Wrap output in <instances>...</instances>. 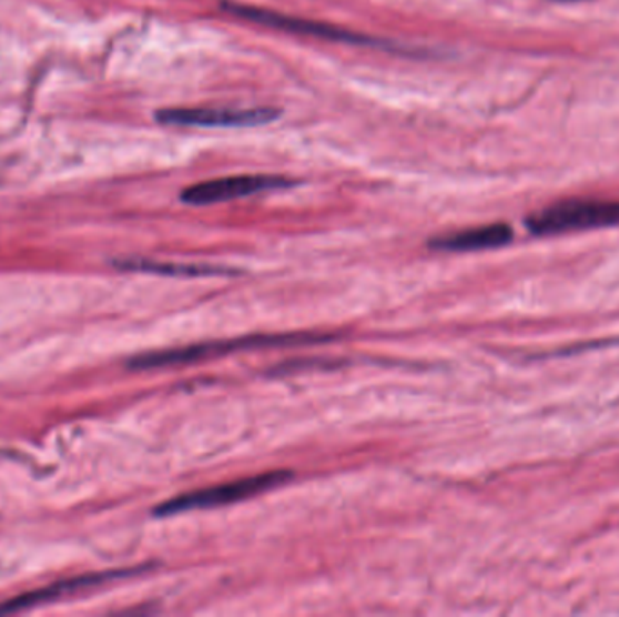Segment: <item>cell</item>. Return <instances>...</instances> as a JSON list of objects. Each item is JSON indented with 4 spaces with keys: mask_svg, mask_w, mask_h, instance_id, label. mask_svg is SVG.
<instances>
[{
    "mask_svg": "<svg viewBox=\"0 0 619 617\" xmlns=\"http://www.w3.org/2000/svg\"><path fill=\"white\" fill-rule=\"evenodd\" d=\"M511 240V226L497 223V225L478 226L469 231L440 235L429 241V249L444 252L487 251V249L507 245Z\"/></svg>",
    "mask_w": 619,
    "mask_h": 617,
    "instance_id": "obj_7",
    "label": "cell"
},
{
    "mask_svg": "<svg viewBox=\"0 0 619 617\" xmlns=\"http://www.w3.org/2000/svg\"><path fill=\"white\" fill-rule=\"evenodd\" d=\"M280 117L274 108H174L156 113L158 122L172 128H257Z\"/></svg>",
    "mask_w": 619,
    "mask_h": 617,
    "instance_id": "obj_5",
    "label": "cell"
},
{
    "mask_svg": "<svg viewBox=\"0 0 619 617\" xmlns=\"http://www.w3.org/2000/svg\"><path fill=\"white\" fill-rule=\"evenodd\" d=\"M222 8L237 19L248 20L254 24L266 26V28H274V30L286 31V33L305 34V37H314V39L348 42V44L368 45V48H383V50L388 48V45H384L383 40L364 37V34L343 30V28L326 24V22H317V20L285 16V13H277V11L237 4V2H225Z\"/></svg>",
    "mask_w": 619,
    "mask_h": 617,
    "instance_id": "obj_4",
    "label": "cell"
},
{
    "mask_svg": "<svg viewBox=\"0 0 619 617\" xmlns=\"http://www.w3.org/2000/svg\"><path fill=\"white\" fill-rule=\"evenodd\" d=\"M119 269L148 274L182 275V277H214V275H234L236 270L212 265H177V263H158L148 260H128L116 263Z\"/></svg>",
    "mask_w": 619,
    "mask_h": 617,
    "instance_id": "obj_9",
    "label": "cell"
},
{
    "mask_svg": "<svg viewBox=\"0 0 619 617\" xmlns=\"http://www.w3.org/2000/svg\"><path fill=\"white\" fill-rule=\"evenodd\" d=\"M526 225L535 235L566 234L619 225V201H558L527 218Z\"/></svg>",
    "mask_w": 619,
    "mask_h": 617,
    "instance_id": "obj_2",
    "label": "cell"
},
{
    "mask_svg": "<svg viewBox=\"0 0 619 617\" xmlns=\"http://www.w3.org/2000/svg\"><path fill=\"white\" fill-rule=\"evenodd\" d=\"M138 570L140 568H134V570H116V573L89 574V576H82V578L68 579V581H62V584L39 590V593L26 594V596H20V598L11 599V601L0 607V614L13 613V610H19V608L31 607V605L44 601V599L59 598L60 594L73 593V590H79V588L93 587V585L105 584V581H111V579L131 576V574L138 573Z\"/></svg>",
    "mask_w": 619,
    "mask_h": 617,
    "instance_id": "obj_8",
    "label": "cell"
},
{
    "mask_svg": "<svg viewBox=\"0 0 619 617\" xmlns=\"http://www.w3.org/2000/svg\"><path fill=\"white\" fill-rule=\"evenodd\" d=\"M292 476H294L292 471H274V473L248 476V478L216 485V487L192 490L187 495L176 496L172 500L163 502L160 507H156L154 515L172 516L177 515V513H185V510L214 509V507L234 504V502L248 500L252 496L261 495L265 490L286 484V482L292 481Z\"/></svg>",
    "mask_w": 619,
    "mask_h": 617,
    "instance_id": "obj_3",
    "label": "cell"
},
{
    "mask_svg": "<svg viewBox=\"0 0 619 617\" xmlns=\"http://www.w3.org/2000/svg\"><path fill=\"white\" fill-rule=\"evenodd\" d=\"M332 338L334 337L319 334L252 335V337L232 338V341H220V343L194 344V346H185V348L148 353V355L133 358L129 363V367H133V370H156V367L200 363V361H206V358L223 357L226 353L241 352V350L306 346V344L326 343Z\"/></svg>",
    "mask_w": 619,
    "mask_h": 617,
    "instance_id": "obj_1",
    "label": "cell"
},
{
    "mask_svg": "<svg viewBox=\"0 0 619 617\" xmlns=\"http://www.w3.org/2000/svg\"><path fill=\"white\" fill-rule=\"evenodd\" d=\"M294 185L292 180L271 174H243V176L217 178L196 183L182 192L183 203L194 206L216 205L223 201L240 200L265 191H277Z\"/></svg>",
    "mask_w": 619,
    "mask_h": 617,
    "instance_id": "obj_6",
    "label": "cell"
}]
</instances>
